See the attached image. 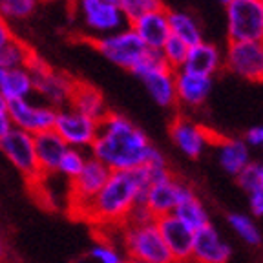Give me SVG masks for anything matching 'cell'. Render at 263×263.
Wrapping results in <instances>:
<instances>
[{
	"label": "cell",
	"instance_id": "22",
	"mask_svg": "<svg viewBox=\"0 0 263 263\" xmlns=\"http://www.w3.org/2000/svg\"><path fill=\"white\" fill-rule=\"evenodd\" d=\"M66 148H68L66 143L59 137L55 130L35 136V152H37V163L42 177L57 174L59 163L64 156Z\"/></svg>",
	"mask_w": 263,
	"mask_h": 263
},
{
	"label": "cell",
	"instance_id": "3",
	"mask_svg": "<svg viewBox=\"0 0 263 263\" xmlns=\"http://www.w3.org/2000/svg\"><path fill=\"white\" fill-rule=\"evenodd\" d=\"M119 229L121 243L128 259L144 263H174L156 221L141 223V225L124 223Z\"/></svg>",
	"mask_w": 263,
	"mask_h": 263
},
{
	"label": "cell",
	"instance_id": "35",
	"mask_svg": "<svg viewBox=\"0 0 263 263\" xmlns=\"http://www.w3.org/2000/svg\"><path fill=\"white\" fill-rule=\"evenodd\" d=\"M243 141L249 148H263V124L249 128L247 134L243 136Z\"/></svg>",
	"mask_w": 263,
	"mask_h": 263
},
{
	"label": "cell",
	"instance_id": "42",
	"mask_svg": "<svg viewBox=\"0 0 263 263\" xmlns=\"http://www.w3.org/2000/svg\"><path fill=\"white\" fill-rule=\"evenodd\" d=\"M108 4H114V6H119V0H104Z\"/></svg>",
	"mask_w": 263,
	"mask_h": 263
},
{
	"label": "cell",
	"instance_id": "2",
	"mask_svg": "<svg viewBox=\"0 0 263 263\" xmlns=\"http://www.w3.org/2000/svg\"><path fill=\"white\" fill-rule=\"evenodd\" d=\"M148 189L150 179L144 166L126 172H111L104 186L81 216L101 227H123L132 210L143 205Z\"/></svg>",
	"mask_w": 263,
	"mask_h": 263
},
{
	"label": "cell",
	"instance_id": "9",
	"mask_svg": "<svg viewBox=\"0 0 263 263\" xmlns=\"http://www.w3.org/2000/svg\"><path fill=\"white\" fill-rule=\"evenodd\" d=\"M223 68L249 82H263V42H229Z\"/></svg>",
	"mask_w": 263,
	"mask_h": 263
},
{
	"label": "cell",
	"instance_id": "18",
	"mask_svg": "<svg viewBox=\"0 0 263 263\" xmlns=\"http://www.w3.org/2000/svg\"><path fill=\"white\" fill-rule=\"evenodd\" d=\"M230 254V245L212 225L194 232L192 263H229Z\"/></svg>",
	"mask_w": 263,
	"mask_h": 263
},
{
	"label": "cell",
	"instance_id": "45",
	"mask_svg": "<svg viewBox=\"0 0 263 263\" xmlns=\"http://www.w3.org/2000/svg\"><path fill=\"white\" fill-rule=\"evenodd\" d=\"M219 2H221V4H225V6H227V4H229V2H230V0H219Z\"/></svg>",
	"mask_w": 263,
	"mask_h": 263
},
{
	"label": "cell",
	"instance_id": "40",
	"mask_svg": "<svg viewBox=\"0 0 263 263\" xmlns=\"http://www.w3.org/2000/svg\"><path fill=\"white\" fill-rule=\"evenodd\" d=\"M2 259H6V247H4V243L0 241V261Z\"/></svg>",
	"mask_w": 263,
	"mask_h": 263
},
{
	"label": "cell",
	"instance_id": "47",
	"mask_svg": "<svg viewBox=\"0 0 263 263\" xmlns=\"http://www.w3.org/2000/svg\"><path fill=\"white\" fill-rule=\"evenodd\" d=\"M261 4H263V0H261Z\"/></svg>",
	"mask_w": 263,
	"mask_h": 263
},
{
	"label": "cell",
	"instance_id": "37",
	"mask_svg": "<svg viewBox=\"0 0 263 263\" xmlns=\"http://www.w3.org/2000/svg\"><path fill=\"white\" fill-rule=\"evenodd\" d=\"M13 37H15V35H13V29H11V26H9V21L0 15V49L4 48Z\"/></svg>",
	"mask_w": 263,
	"mask_h": 263
},
{
	"label": "cell",
	"instance_id": "15",
	"mask_svg": "<svg viewBox=\"0 0 263 263\" xmlns=\"http://www.w3.org/2000/svg\"><path fill=\"white\" fill-rule=\"evenodd\" d=\"M110 174L111 170L108 168L106 164H103L101 161H97L95 157L90 156V159H88L86 166L82 168V172L70 183L71 186L70 203L77 216H81L84 212V209L90 205L91 199L99 194V190L103 189L104 183L110 177Z\"/></svg>",
	"mask_w": 263,
	"mask_h": 263
},
{
	"label": "cell",
	"instance_id": "4",
	"mask_svg": "<svg viewBox=\"0 0 263 263\" xmlns=\"http://www.w3.org/2000/svg\"><path fill=\"white\" fill-rule=\"evenodd\" d=\"M71 4L75 18L90 42L130 26L119 6L108 4L104 0H73Z\"/></svg>",
	"mask_w": 263,
	"mask_h": 263
},
{
	"label": "cell",
	"instance_id": "10",
	"mask_svg": "<svg viewBox=\"0 0 263 263\" xmlns=\"http://www.w3.org/2000/svg\"><path fill=\"white\" fill-rule=\"evenodd\" d=\"M53 130L68 148H79V150L90 152L91 144L97 137L99 121L79 114L71 106H64L57 110Z\"/></svg>",
	"mask_w": 263,
	"mask_h": 263
},
{
	"label": "cell",
	"instance_id": "29",
	"mask_svg": "<svg viewBox=\"0 0 263 263\" xmlns=\"http://www.w3.org/2000/svg\"><path fill=\"white\" fill-rule=\"evenodd\" d=\"M88 159H90V154L86 150H79V148H66L64 156H62L61 163H59L57 174L66 179L73 181L79 174L82 172V168L86 166Z\"/></svg>",
	"mask_w": 263,
	"mask_h": 263
},
{
	"label": "cell",
	"instance_id": "5",
	"mask_svg": "<svg viewBox=\"0 0 263 263\" xmlns=\"http://www.w3.org/2000/svg\"><path fill=\"white\" fill-rule=\"evenodd\" d=\"M132 73L141 79L156 104H159L161 108L177 106L176 71L166 66L159 51L148 49V53L141 59Z\"/></svg>",
	"mask_w": 263,
	"mask_h": 263
},
{
	"label": "cell",
	"instance_id": "41",
	"mask_svg": "<svg viewBox=\"0 0 263 263\" xmlns=\"http://www.w3.org/2000/svg\"><path fill=\"white\" fill-rule=\"evenodd\" d=\"M258 164H259V179H261V186H263V157Z\"/></svg>",
	"mask_w": 263,
	"mask_h": 263
},
{
	"label": "cell",
	"instance_id": "44",
	"mask_svg": "<svg viewBox=\"0 0 263 263\" xmlns=\"http://www.w3.org/2000/svg\"><path fill=\"white\" fill-rule=\"evenodd\" d=\"M124 263H144V261H134V259H128V261H124Z\"/></svg>",
	"mask_w": 263,
	"mask_h": 263
},
{
	"label": "cell",
	"instance_id": "12",
	"mask_svg": "<svg viewBox=\"0 0 263 263\" xmlns=\"http://www.w3.org/2000/svg\"><path fill=\"white\" fill-rule=\"evenodd\" d=\"M170 139L177 146L181 154H185L190 159H197L203 156L209 146H214V141L218 136L203 124L196 123L186 115H176L170 123Z\"/></svg>",
	"mask_w": 263,
	"mask_h": 263
},
{
	"label": "cell",
	"instance_id": "17",
	"mask_svg": "<svg viewBox=\"0 0 263 263\" xmlns=\"http://www.w3.org/2000/svg\"><path fill=\"white\" fill-rule=\"evenodd\" d=\"M130 28L136 31L144 46L152 51H161L164 42L170 39V22H168V9L161 8L148 11L141 15L139 18L130 22Z\"/></svg>",
	"mask_w": 263,
	"mask_h": 263
},
{
	"label": "cell",
	"instance_id": "28",
	"mask_svg": "<svg viewBox=\"0 0 263 263\" xmlns=\"http://www.w3.org/2000/svg\"><path fill=\"white\" fill-rule=\"evenodd\" d=\"M229 227L234 230L238 238L241 241H245L247 245H252V247H258L261 243V232H259L258 225L254 223V219L249 218L247 214L241 212H232L229 214Z\"/></svg>",
	"mask_w": 263,
	"mask_h": 263
},
{
	"label": "cell",
	"instance_id": "36",
	"mask_svg": "<svg viewBox=\"0 0 263 263\" xmlns=\"http://www.w3.org/2000/svg\"><path fill=\"white\" fill-rule=\"evenodd\" d=\"M249 205H251V212L256 218H263V186L252 190L249 194Z\"/></svg>",
	"mask_w": 263,
	"mask_h": 263
},
{
	"label": "cell",
	"instance_id": "14",
	"mask_svg": "<svg viewBox=\"0 0 263 263\" xmlns=\"http://www.w3.org/2000/svg\"><path fill=\"white\" fill-rule=\"evenodd\" d=\"M8 115L11 119L13 128L22 130L29 136H39L44 132L53 130L55 126V117H57V110L48 104H33L29 103V99H22V101H11L8 103Z\"/></svg>",
	"mask_w": 263,
	"mask_h": 263
},
{
	"label": "cell",
	"instance_id": "33",
	"mask_svg": "<svg viewBox=\"0 0 263 263\" xmlns=\"http://www.w3.org/2000/svg\"><path fill=\"white\" fill-rule=\"evenodd\" d=\"M90 256L93 258V261L97 263H124L126 259L123 258L115 245L111 243H106V241H99L93 245V249L90 251Z\"/></svg>",
	"mask_w": 263,
	"mask_h": 263
},
{
	"label": "cell",
	"instance_id": "34",
	"mask_svg": "<svg viewBox=\"0 0 263 263\" xmlns=\"http://www.w3.org/2000/svg\"><path fill=\"white\" fill-rule=\"evenodd\" d=\"M238 179V185L245 190L247 194H251L252 190L259 189L261 186V179H259V164L256 161L249 163L241 172L236 176Z\"/></svg>",
	"mask_w": 263,
	"mask_h": 263
},
{
	"label": "cell",
	"instance_id": "31",
	"mask_svg": "<svg viewBox=\"0 0 263 263\" xmlns=\"http://www.w3.org/2000/svg\"><path fill=\"white\" fill-rule=\"evenodd\" d=\"M41 0H0V15L8 21H24L35 13Z\"/></svg>",
	"mask_w": 263,
	"mask_h": 263
},
{
	"label": "cell",
	"instance_id": "24",
	"mask_svg": "<svg viewBox=\"0 0 263 263\" xmlns=\"http://www.w3.org/2000/svg\"><path fill=\"white\" fill-rule=\"evenodd\" d=\"M33 91H35L33 75L28 68H16V70L0 68V93L4 95L8 103L29 99Z\"/></svg>",
	"mask_w": 263,
	"mask_h": 263
},
{
	"label": "cell",
	"instance_id": "32",
	"mask_svg": "<svg viewBox=\"0 0 263 263\" xmlns=\"http://www.w3.org/2000/svg\"><path fill=\"white\" fill-rule=\"evenodd\" d=\"M161 0H119V9L123 11V15L126 16L128 24L132 21L139 18L141 15L154 9L161 8Z\"/></svg>",
	"mask_w": 263,
	"mask_h": 263
},
{
	"label": "cell",
	"instance_id": "27",
	"mask_svg": "<svg viewBox=\"0 0 263 263\" xmlns=\"http://www.w3.org/2000/svg\"><path fill=\"white\" fill-rule=\"evenodd\" d=\"M33 57H35L33 49L24 41L13 37L4 48L0 49V68H6V70L28 68Z\"/></svg>",
	"mask_w": 263,
	"mask_h": 263
},
{
	"label": "cell",
	"instance_id": "25",
	"mask_svg": "<svg viewBox=\"0 0 263 263\" xmlns=\"http://www.w3.org/2000/svg\"><path fill=\"white\" fill-rule=\"evenodd\" d=\"M170 35L185 42L189 48L199 44L203 41V29L197 18L189 11H176L168 9Z\"/></svg>",
	"mask_w": 263,
	"mask_h": 263
},
{
	"label": "cell",
	"instance_id": "13",
	"mask_svg": "<svg viewBox=\"0 0 263 263\" xmlns=\"http://www.w3.org/2000/svg\"><path fill=\"white\" fill-rule=\"evenodd\" d=\"M190 194H194V190L186 183L170 176L166 179L150 185L143 199V205L146 206L148 212L152 214L154 219H159L176 212L177 205L183 199H186Z\"/></svg>",
	"mask_w": 263,
	"mask_h": 263
},
{
	"label": "cell",
	"instance_id": "46",
	"mask_svg": "<svg viewBox=\"0 0 263 263\" xmlns=\"http://www.w3.org/2000/svg\"><path fill=\"white\" fill-rule=\"evenodd\" d=\"M0 263H11V261H8V259H2V261H0Z\"/></svg>",
	"mask_w": 263,
	"mask_h": 263
},
{
	"label": "cell",
	"instance_id": "21",
	"mask_svg": "<svg viewBox=\"0 0 263 263\" xmlns=\"http://www.w3.org/2000/svg\"><path fill=\"white\" fill-rule=\"evenodd\" d=\"M181 70L214 77L218 71L223 70V51L212 42L201 41L199 44L192 46L189 49L185 66Z\"/></svg>",
	"mask_w": 263,
	"mask_h": 263
},
{
	"label": "cell",
	"instance_id": "39",
	"mask_svg": "<svg viewBox=\"0 0 263 263\" xmlns=\"http://www.w3.org/2000/svg\"><path fill=\"white\" fill-rule=\"evenodd\" d=\"M8 110V101L2 93H0V111H6Z\"/></svg>",
	"mask_w": 263,
	"mask_h": 263
},
{
	"label": "cell",
	"instance_id": "23",
	"mask_svg": "<svg viewBox=\"0 0 263 263\" xmlns=\"http://www.w3.org/2000/svg\"><path fill=\"white\" fill-rule=\"evenodd\" d=\"M70 106L73 110H77L79 114L88 115V117H91L95 121H101L108 114L103 93L95 86L82 81L75 82L73 93H71L70 99Z\"/></svg>",
	"mask_w": 263,
	"mask_h": 263
},
{
	"label": "cell",
	"instance_id": "7",
	"mask_svg": "<svg viewBox=\"0 0 263 263\" xmlns=\"http://www.w3.org/2000/svg\"><path fill=\"white\" fill-rule=\"evenodd\" d=\"M28 70L33 75V86L35 93H39L46 101V104L55 110H61L64 106H70V99L75 88V79L70 77L64 71L53 70L49 64H46L39 55H35Z\"/></svg>",
	"mask_w": 263,
	"mask_h": 263
},
{
	"label": "cell",
	"instance_id": "8",
	"mask_svg": "<svg viewBox=\"0 0 263 263\" xmlns=\"http://www.w3.org/2000/svg\"><path fill=\"white\" fill-rule=\"evenodd\" d=\"M91 44L97 48V51L106 61L128 71H134V68L139 64L141 59L148 53V48L141 42V39L137 37L130 26L103 39H97Z\"/></svg>",
	"mask_w": 263,
	"mask_h": 263
},
{
	"label": "cell",
	"instance_id": "1",
	"mask_svg": "<svg viewBox=\"0 0 263 263\" xmlns=\"http://www.w3.org/2000/svg\"><path fill=\"white\" fill-rule=\"evenodd\" d=\"M157 152L146 134L121 114L108 111L99 121L97 137L90 148V156L106 164L111 172L143 168Z\"/></svg>",
	"mask_w": 263,
	"mask_h": 263
},
{
	"label": "cell",
	"instance_id": "11",
	"mask_svg": "<svg viewBox=\"0 0 263 263\" xmlns=\"http://www.w3.org/2000/svg\"><path fill=\"white\" fill-rule=\"evenodd\" d=\"M0 152L15 166L29 183L41 181V170L35 152V136L13 128L4 139L0 141Z\"/></svg>",
	"mask_w": 263,
	"mask_h": 263
},
{
	"label": "cell",
	"instance_id": "26",
	"mask_svg": "<svg viewBox=\"0 0 263 263\" xmlns=\"http://www.w3.org/2000/svg\"><path fill=\"white\" fill-rule=\"evenodd\" d=\"M181 221L189 225L190 229L196 232V230L203 229V227L210 225V219H209V212H206L205 205L201 203V199L196 196V194H190L186 199L177 205L176 212H174Z\"/></svg>",
	"mask_w": 263,
	"mask_h": 263
},
{
	"label": "cell",
	"instance_id": "30",
	"mask_svg": "<svg viewBox=\"0 0 263 263\" xmlns=\"http://www.w3.org/2000/svg\"><path fill=\"white\" fill-rule=\"evenodd\" d=\"M189 49L190 48L185 44V42L179 41L177 37H172V35H170V39L164 42V46L161 48L159 53H161V57H163V61L166 62V66H168L170 70L177 71V70H181V68L185 66Z\"/></svg>",
	"mask_w": 263,
	"mask_h": 263
},
{
	"label": "cell",
	"instance_id": "20",
	"mask_svg": "<svg viewBox=\"0 0 263 263\" xmlns=\"http://www.w3.org/2000/svg\"><path fill=\"white\" fill-rule=\"evenodd\" d=\"M221 168L230 176H238L247 164L252 163L251 148L239 137H219L214 141Z\"/></svg>",
	"mask_w": 263,
	"mask_h": 263
},
{
	"label": "cell",
	"instance_id": "19",
	"mask_svg": "<svg viewBox=\"0 0 263 263\" xmlns=\"http://www.w3.org/2000/svg\"><path fill=\"white\" fill-rule=\"evenodd\" d=\"M212 77L194 73V71H176V93L177 104L189 110L201 108L212 91Z\"/></svg>",
	"mask_w": 263,
	"mask_h": 263
},
{
	"label": "cell",
	"instance_id": "38",
	"mask_svg": "<svg viewBox=\"0 0 263 263\" xmlns=\"http://www.w3.org/2000/svg\"><path fill=\"white\" fill-rule=\"evenodd\" d=\"M11 130H13V124H11L8 111H0V141L4 139Z\"/></svg>",
	"mask_w": 263,
	"mask_h": 263
},
{
	"label": "cell",
	"instance_id": "6",
	"mask_svg": "<svg viewBox=\"0 0 263 263\" xmlns=\"http://www.w3.org/2000/svg\"><path fill=\"white\" fill-rule=\"evenodd\" d=\"M225 21L229 42H263L261 0H230Z\"/></svg>",
	"mask_w": 263,
	"mask_h": 263
},
{
	"label": "cell",
	"instance_id": "43",
	"mask_svg": "<svg viewBox=\"0 0 263 263\" xmlns=\"http://www.w3.org/2000/svg\"><path fill=\"white\" fill-rule=\"evenodd\" d=\"M51 2H73V0H51Z\"/></svg>",
	"mask_w": 263,
	"mask_h": 263
},
{
	"label": "cell",
	"instance_id": "16",
	"mask_svg": "<svg viewBox=\"0 0 263 263\" xmlns=\"http://www.w3.org/2000/svg\"><path fill=\"white\" fill-rule=\"evenodd\" d=\"M156 223L174 263H192L194 230L181 221L176 214L156 219Z\"/></svg>",
	"mask_w": 263,
	"mask_h": 263
}]
</instances>
